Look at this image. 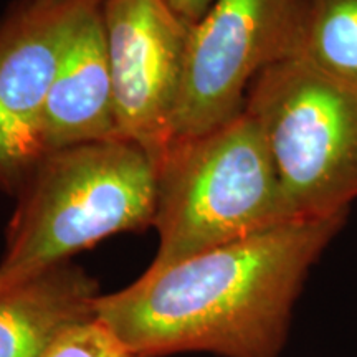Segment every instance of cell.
Segmentation results:
<instances>
[{
	"instance_id": "52a82bcc",
	"label": "cell",
	"mask_w": 357,
	"mask_h": 357,
	"mask_svg": "<svg viewBox=\"0 0 357 357\" xmlns=\"http://www.w3.org/2000/svg\"><path fill=\"white\" fill-rule=\"evenodd\" d=\"M101 2L17 0L0 19V190L12 197L45 155V102L71 30Z\"/></svg>"
},
{
	"instance_id": "9c48e42d",
	"label": "cell",
	"mask_w": 357,
	"mask_h": 357,
	"mask_svg": "<svg viewBox=\"0 0 357 357\" xmlns=\"http://www.w3.org/2000/svg\"><path fill=\"white\" fill-rule=\"evenodd\" d=\"M98 283L71 261L0 281V357H43L71 326L95 316Z\"/></svg>"
},
{
	"instance_id": "30bf717a",
	"label": "cell",
	"mask_w": 357,
	"mask_h": 357,
	"mask_svg": "<svg viewBox=\"0 0 357 357\" xmlns=\"http://www.w3.org/2000/svg\"><path fill=\"white\" fill-rule=\"evenodd\" d=\"M294 55L357 91V0H307Z\"/></svg>"
},
{
	"instance_id": "8992f818",
	"label": "cell",
	"mask_w": 357,
	"mask_h": 357,
	"mask_svg": "<svg viewBox=\"0 0 357 357\" xmlns=\"http://www.w3.org/2000/svg\"><path fill=\"white\" fill-rule=\"evenodd\" d=\"M102 22L119 132L158 164L172 139L192 26L166 0H105Z\"/></svg>"
},
{
	"instance_id": "ba28073f",
	"label": "cell",
	"mask_w": 357,
	"mask_h": 357,
	"mask_svg": "<svg viewBox=\"0 0 357 357\" xmlns=\"http://www.w3.org/2000/svg\"><path fill=\"white\" fill-rule=\"evenodd\" d=\"M102 2L83 13L61 53L43 111L45 154L88 142L123 139Z\"/></svg>"
},
{
	"instance_id": "3957f363",
	"label": "cell",
	"mask_w": 357,
	"mask_h": 357,
	"mask_svg": "<svg viewBox=\"0 0 357 357\" xmlns=\"http://www.w3.org/2000/svg\"><path fill=\"white\" fill-rule=\"evenodd\" d=\"M155 171L153 266L293 220L260 126L245 109L215 129L169 142Z\"/></svg>"
},
{
	"instance_id": "5b68a950",
	"label": "cell",
	"mask_w": 357,
	"mask_h": 357,
	"mask_svg": "<svg viewBox=\"0 0 357 357\" xmlns=\"http://www.w3.org/2000/svg\"><path fill=\"white\" fill-rule=\"evenodd\" d=\"M307 0H215L190 29L172 139L225 124L245 109L250 88L294 55Z\"/></svg>"
},
{
	"instance_id": "277c9868",
	"label": "cell",
	"mask_w": 357,
	"mask_h": 357,
	"mask_svg": "<svg viewBox=\"0 0 357 357\" xmlns=\"http://www.w3.org/2000/svg\"><path fill=\"white\" fill-rule=\"evenodd\" d=\"M255 118L293 220L349 212L357 200V91L291 55L253 82Z\"/></svg>"
},
{
	"instance_id": "8fae6325",
	"label": "cell",
	"mask_w": 357,
	"mask_h": 357,
	"mask_svg": "<svg viewBox=\"0 0 357 357\" xmlns=\"http://www.w3.org/2000/svg\"><path fill=\"white\" fill-rule=\"evenodd\" d=\"M43 357H132L123 341L96 316L71 326Z\"/></svg>"
},
{
	"instance_id": "6da1fadb",
	"label": "cell",
	"mask_w": 357,
	"mask_h": 357,
	"mask_svg": "<svg viewBox=\"0 0 357 357\" xmlns=\"http://www.w3.org/2000/svg\"><path fill=\"white\" fill-rule=\"evenodd\" d=\"M346 218L284 222L171 265H151L126 288L100 294L95 316L132 357H280L303 284Z\"/></svg>"
},
{
	"instance_id": "7c38bea8",
	"label": "cell",
	"mask_w": 357,
	"mask_h": 357,
	"mask_svg": "<svg viewBox=\"0 0 357 357\" xmlns=\"http://www.w3.org/2000/svg\"><path fill=\"white\" fill-rule=\"evenodd\" d=\"M166 2L185 24L194 26L204 19L215 0H166Z\"/></svg>"
},
{
	"instance_id": "7a4b0ae2",
	"label": "cell",
	"mask_w": 357,
	"mask_h": 357,
	"mask_svg": "<svg viewBox=\"0 0 357 357\" xmlns=\"http://www.w3.org/2000/svg\"><path fill=\"white\" fill-rule=\"evenodd\" d=\"M155 197V162L136 142L50 151L15 195L0 281L29 278L108 236L153 227Z\"/></svg>"
}]
</instances>
